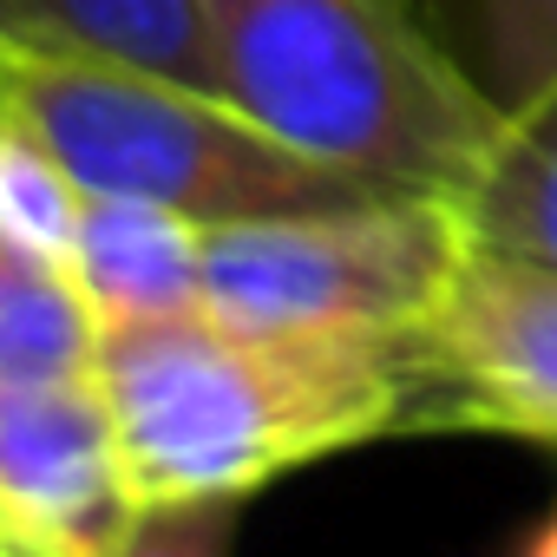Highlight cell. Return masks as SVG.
<instances>
[{"mask_svg": "<svg viewBox=\"0 0 557 557\" xmlns=\"http://www.w3.org/2000/svg\"><path fill=\"white\" fill-rule=\"evenodd\" d=\"M420 426L413 433H505L557 446V269L479 249L413 329Z\"/></svg>", "mask_w": 557, "mask_h": 557, "instance_id": "obj_5", "label": "cell"}, {"mask_svg": "<svg viewBox=\"0 0 557 557\" xmlns=\"http://www.w3.org/2000/svg\"><path fill=\"white\" fill-rule=\"evenodd\" d=\"M0 550H8V557H14V537H8V524H0Z\"/></svg>", "mask_w": 557, "mask_h": 557, "instance_id": "obj_16", "label": "cell"}, {"mask_svg": "<svg viewBox=\"0 0 557 557\" xmlns=\"http://www.w3.org/2000/svg\"><path fill=\"white\" fill-rule=\"evenodd\" d=\"M485 40V92L511 112L557 79V0H472Z\"/></svg>", "mask_w": 557, "mask_h": 557, "instance_id": "obj_12", "label": "cell"}, {"mask_svg": "<svg viewBox=\"0 0 557 557\" xmlns=\"http://www.w3.org/2000/svg\"><path fill=\"white\" fill-rule=\"evenodd\" d=\"M132 511L99 374L0 381V524L14 557H112Z\"/></svg>", "mask_w": 557, "mask_h": 557, "instance_id": "obj_6", "label": "cell"}, {"mask_svg": "<svg viewBox=\"0 0 557 557\" xmlns=\"http://www.w3.org/2000/svg\"><path fill=\"white\" fill-rule=\"evenodd\" d=\"M243 498H145L112 557H236Z\"/></svg>", "mask_w": 557, "mask_h": 557, "instance_id": "obj_13", "label": "cell"}, {"mask_svg": "<svg viewBox=\"0 0 557 557\" xmlns=\"http://www.w3.org/2000/svg\"><path fill=\"white\" fill-rule=\"evenodd\" d=\"M0 557H8V550H0Z\"/></svg>", "mask_w": 557, "mask_h": 557, "instance_id": "obj_17", "label": "cell"}, {"mask_svg": "<svg viewBox=\"0 0 557 557\" xmlns=\"http://www.w3.org/2000/svg\"><path fill=\"white\" fill-rule=\"evenodd\" d=\"M216 92L283 145L407 197H459L505 106L400 0H203Z\"/></svg>", "mask_w": 557, "mask_h": 557, "instance_id": "obj_2", "label": "cell"}, {"mask_svg": "<svg viewBox=\"0 0 557 557\" xmlns=\"http://www.w3.org/2000/svg\"><path fill=\"white\" fill-rule=\"evenodd\" d=\"M66 269L99 329L203 309V223L145 197H86Z\"/></svg>", "mask_w": 557, "mask_h": 557, "instance_id": "obj_7", "label": "cell"}, {"mask_svg": "<svg viewBox=\"0 0 557 557\" xmlns=\"http://www.w3.org/2000/svg\"><path fill=\"white\" fill-rule=\"evenodd\" d=\"M8 119L34 132L86 197H145L203 230L407 197L283 145L223 92L132 66L8 53Z\"/></svg>", "mask_w": 557, "mask_h": 557, "instance_id": "obj_3", "label": "cell"}, {"mask_svg": "<svg viewBox=\"0 0 557 557\" xmlns=\"http://www.w3.org/2000/svg\"><path fill=\"white\" fill-rule=\"evenodd\" d=\"M524 557H557V505L537 518V531H531V544H524Z\"/></svg>", "mask_w": 557, "mask_h": 557, "instance_id": "obj_14", "label": "cell"}, {"mask_svg": "<svg viewBox=\"0 0 557 557\" xmlns=\"http://www.w3.org/2000/svg\"><path fill=\"white\" fill-rule=\"evenodd\" d=\"M466 256L446 197H361L203 230V309L262 335H413Z\"/></svg>", "mask_w": 557, "mask_h": 557, "instance_id": "obj_4", "label": "cell"}, {"mask_svg": "<svg viewBox=\"0 0 557 557\" xmlns=\"http://www.w3.org/2000/svg\"><path fill=\"white\" fill-rule=\"evenodd\" d=\"M0 47L34 60H92L216 92L203 0H0Z\"/></svg>", "mask_w": 557, "mask_h": 557, "instance_id": "obj_8", "label": "cell"}, {"mask_svg": "<svg viewBox=\"0 0 557 557\" xmlns=\"http://www.w3.org/2000/svg\"><path fill=\"white\" fill-rule=\"evenodd\" d=\"M99 361V315L73 269L0 236V381H79Z\"/></svg>", "mask_w": 557, "mask_h": 557, "instance_id": "obj_10", "label": "cell"}, {"mask_svg": "<svg viewBox=\"0 0 557 557\" xmlns=\"http://www.w3.org/2000/svg\"><path fill=\"white\" fill-rule=\"evenodd\" d=\"M145 498H249L329 453L420 426L413 335H262L210 309L99 329L92 361Z\"/></svg>", "mask_w": 557, "mask_h": 557, "instance_id": "obj_1", "label": "cell"}, {"mask_svg": "<svg viewBox=\"0 0 557 557\" xmlns=\"http://www.w3.org/2000/svg\"><path fill=\"white\" fill-rule=\"evenodd\" d=\"M0 132H8V47H0Z\"/></svg>", "mask_w": 557, "mask_h": 557, "instance_id": "obj_15", "label": "cell"}, {"mask_svg": "<svg viewBox=\"0 0 557 557\" xmlns=\"http://www.w3.org/2000/svg\"><path fill=\"white\" fill-rule=\"evenodd\" d=\"M453 210L479 249L557 269V79L505 112V132Z\"/></svg>", "mask_w": 557, "mask_h": 557, "instance_id": "obj_9", "label": "cell"}, {"mask_svg": "<svg viewBox=\"0 0 557 557\" xmlns=\"http://www.w3.org/2000/svg\"><path fill=\"white\" fill-rule=\"evenodd\" d=\"M79 203H86V190L73 184V171L34 132H21L8 119V132H0V236L66 262Z\"/></svg>", "mask_w": 557, "mask_h": 557, "instance_id": "obj_11", "label": "cell"}]
</instances>
